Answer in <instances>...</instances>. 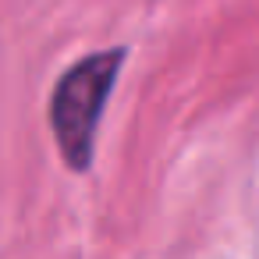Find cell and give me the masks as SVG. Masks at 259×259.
<instances>
[{
  "instance_id": "1",
  "label": "cell",
  "mask_w": 259,
  "mask_h": 259,
  "mask_svg": "<svg viewBox=\"0 0 259 259\" xmlns=\"http://www.w3.org/2000/svg\"><path fill=\"white\" fill-rule=\"evenodd\" d=\"M121 64H124V50H117V47L103 50V54H89L78 64H71L54 85L50 128H54L57 149L71 170L93 167L100 117H103V107L110 100Z\"/></svg>"
}]
</instances>
